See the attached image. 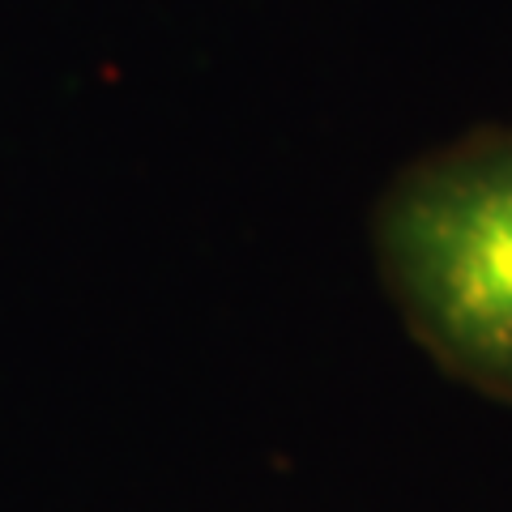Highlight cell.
Wrapping results in <instances>:
<instances>
[{"mask_svg": "<svg viewBox=\"0 0 512 512\" xmlns=\"http://www.w3.org/2000/svg\"><path fill=\"white\" fill-rule=\"evenodd\" d=\"M380 256L444 372L512 402V133L414 167L384 201Z\"/></svg>", "mask_w": 512, "mask_h": 512, "instance_id": "6da1fadb", "label": "cell"}]
</instances>
